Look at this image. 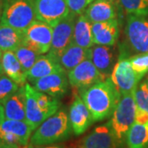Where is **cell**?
Instances as JSON below:
<instances>
[{
  "label": "cell",
  "mask_w": 148,
  "mask_h": 148,
  "mask_svg": "<svg viewBox=\"0 0 148 148\" xmlns=\"http://www.w3.org/2000/svg\"><path fill=\"white\" fill-rule=\"evenodd\" d=\"M27 148H34V146L32 145V143H30V144H28V146H27Z\"/></svg>",
  "instance_id": "cell-37"
},
{
  "label": "cell",
  "mask_w": 148,
  "mask_h": 148,
  "mask_svg": "<svg viewBox=\"0 0 148 148\" xmlns=\"http://www.w3.org/2000/svg\"><path fill=\"white\" fill-rule=\"evenodd\" d=\"M119 143L110 122L96 127L75 144L74 148H116Z\"/></svg>",
  "instance_id": "cell-12"
},
{
  "label": "cell",
  "mask_w": 148,
  "mask_h": 148,
  "mask_svg": "<svg viewBox=\"0 0 148 148\" xmlns=\"http://www.w3.org/2000/svg\"><path fill=\"white\" fill-rule=\"evenodd\" d=\"M129 62L140 79L148 73V53H137L131 56Z\"/></svg>",
  "instance_id": "cell-29"
},
{
  "label": "cell",
  "mask_w": 148,
  "mask_h": 148,
  "mask_svg": "<svg viewBox=\"0 0 148 148\" xmlns=\"http://www.w3.org/2000/svg\"><path fill=\"white\" fill-rule=\"evenodd\" d=\"M137 107L148 113V86L146 80L138 86L134 91Z\"/></svg>",
  "instance_id": "cell-30"
},
{
  "label": "cell",
  "mask_w": 148,
  "mask_h": 148,
  "mask_svg": "<svg viewBox=\"0 0 148 148\" xmlns=\"http://www.w3.org/2000/svg\"><path fill=\"white\" fill-rule=\"evenodd\" d=\"M0 148H3V145H2L1 143H0Z\"/></svg>",
  "instance_id": "cell-39"
},
{
  "label": "cell",
  "mask_w": 148,
  "mask_h": 148,
  "mask_svg": "<svg viewBox=\"0 0 148 148\" xmlns=\"http://www.w3.org/2000/svg\"><path fill=\"white\" fill-rule=\"evenodd\" d=\"M53 38V27L39 20H35L23 31L22 45L30 48L38 54L50 50Z\"/></svg>",
  "instance_id": "cell-5"
},
{
  "label": "cell",
  "mask_w": 148,
  "mask_h": 148,
  "mask_svg": "<svg viewBox=\"0 0 148 148\" xmlns=\"http://www.w3.org/2000/svg\"><path fill=\"white\" fill-rule=\"evenodd\" d=\"M89 49H84L72 43L58 55L57 60L66 72H70L88 58Z\"/></svg>",
  "instance_id": "cell-22"
},
{
  "label": "cell",
  "mask_w": 148,
  "mask_h": 148,
  "mask_svg": "<svg viewBox=\"0 0 148 148\" xmlns=\"http://www.w3.org/2000/svg\"><path fill=\"white\" fill-rule=\"evenodd\" d=\"M91 34L94 45L113 46L119 36V21L115 19L91 24Z\"/></svg>",
  "instance_id": "cell-15"
},
{
  "label": "cell",
  "mask_w": 148,
  "mask_h": 148,
  "mask_svg": "<svg viewBox=\"0 0 148 148\" xmlns=\"http://www.w3.org/2000/svg\"><path fill=\"white\" fill-rule=\"evenodd\" d=\"M35 20V0H3L0 24L24 31Z\"/></svg>",
  "instance_id": "cell-3"
},
{
  "label": "cell",
  "mask_w": 148,
  "mask_h": 148,
  "mask_svg": "<svg viewBox=\"0 0 148 148\" xmlns=\"http://www.w3.org/2000/svg\"><path fill=\"white\" fill-rule=\"evenodd\" d=\"M120 95L110 77L81 90V97L95 121L112 116Z\"/></svg>",
  "instance_id": "cell-1"
},
{
  "label": "cell",
  "mask_w": 148,
  "mask_h": 148,
  "mask_svg": "<svg viewBox=\"0 0 148 148\" xmlns=\"http://www.w3.org/2000/svg\"><path fill=\"white\" fill-rule=\"evenodd\" d=\"M3 0H0V21H1V16L3 12Z\"/></svg>",
  "instance_id": "cell-35"
},
{
  "label": "cell",
  "mask_w": 148,
  "mask_h": 148,
  "mask_svg": "<svg viewBox=\"0 0 148 148\" xmlns=\"http://www.w3.org/2000/svg\"><path fill=\"white\" fill-rule=\"evenodd\" d=\"M69 122L76 135H81L95 122L92 114L82 97L76 96L69 109Z\"/></svg>",
  "instance_id": "cell-14"
},
{
  "label": "cell",
  "mask_w": 148,
  "mask_h": 148,
  "mask_svg": "<svg viewBox=\"0 0 148 148\" xmlns=\"http://www.w3.org/2000/svg\"><path fill=\"white\" fill-rule=\"evenodd\" d=\"M128 14L125 36L129 47L138 53H148V18Z\"/></svg>",
  "instance_id": "cell-8"
},
{
  "label": "cell",
  "mask_w": 148,
  "mask_h": 148,
  "mask_svg": "<svg viewBox=\"0 0 148 148\" xmlns=\"http://www.w3.org/2000/svg\"><path fill=\"white\" fill-rule=\"evenodd\" d=\"M1 64L4 73L20 86L27 83V73L24 71L13 51H5L1 57Z\"/></svg>",
  "instance_id": "cell-20"
},
{
  "label": "cell",
  "mask_w": 148,
  "mask_h": 148,
  "mask_svg": "<svg viewBox=\"0 0 148 148\" xmlns=\"http://www.w3.org/2000/svg\"><path fill=\"white\" fill-rule=\"evenodd\" d=\"M135 122L139 123H148V113L137 107Z\"/></svg>",
  "instance_id": "cell-32"
},
{
  "label": "cell",
  "mask_w": 148,
  "mask_h": 148,
  "mask_svg": "<svg viewBox=\"0 0 148 148\" xmlns=\"http://www.w3.org/2000/svg\"><path fill=\"white\" fill-rule=\"evenodd\" d=\"M20 86L7 75L0 77V104L3 105L19 89Z\"/></svg>",
  "instance_id": "cell-28"
},
{
  "label": "cell",
  "mask_w": 148,
  "mask_h": 148,
  "mask_svg": "<svg viewBox=\"0 0 148 148\" xmlns=\"http://www.w3.org/2000/svg\"><path fill=\"white\" fill-rule=\"evenodd\" d=\"M110 1H112V2H113V1H114V0H110Z\"/></svg>",
  "instance_id": "cell-41"
},
{
  "label": "cell",
  "mask_w": 148,
  "mask_h": 148,
  "mask_svg": "<svg viewBox=\"0 0 148 148\" xmlns=\"http://www.w3.org/2000/svg\"><path fill=\"white\" fill-rule=\"evenodd\" d=\"M110 79L120 95L135 91L140 78L132 69L127 57V52L123 51L114 64Z\"/></svg>",
  "instance_id": "cell-6"
},
{
  "label": "cell",
  "mask_w": 148,
  "mask_h": 148,
  "mask_svg": "<svg viewBox=\"0 0 148 148\" xmlns=\"http://www.w3.org/2000/svg\"><path fill=\"white\" fill-rule=\"evenodd\" d=\"M3 74H4V72H3V67H2V64H0V77H2Z\"/></svg>",
  "instance_id": "cell-36"
},
{
  "label": "cell",
  "mask_w": 148,
  "mask_h": 148,
  "mask_svg": "<svg viewBox=\"0 0 148 148\" xmlns=\"http://www.w3.org/2000/svg\"><path fill=\"white\" fill-rule=\"evenodd\" d=\"M91 22L84 14L77 16L75 23L73 43L84 49H90L94 45L91 34Z\"/></svg>",
  "instance_id": "cell-23"
},
{
  "label": "cell",
  "mask_w": 148,
  "mask_h": 148,
  "mask_svg": "<svg viewBox=\"0 0 148 148\" xmlns=\"http://www.w3.org/2000/svg\"><path fill=\"white\" fill-rule=\"evenodd\" d=\"M126 138L128 148H148V123L135 122Z\"/></svg>",
  "instance_id": "cell-25"
},
{
  "label": "cell",
  "mask_w": 148,
  "mask_h": 148,
  "mask_svg": "<svg viewBox=\"0 0 148 148\" xmlns=\"http://www.w3.org/2000/svg\"><path fill=\"white\" fill-rule=\"evenodd\" d=\"M2 54H3V53H2V50L0 49V59H1V57H2Z\"/></svg>",
  "instance_id": "cell-38"
},
{
  "label": "cell",
  "mask_w": 148,
  "mask_h": 148,
  "mask_svg": "<svg viewBox=\"0 0 148 148\" xmlns=\"http://www.w3.org/2000/svg\"><path fill=\"white\" fill-rule=\"evenodd\" d=\"M83 14L91 23L104 22L116 18V9L112 1L94 0Z\"/></svg>",
  "instance_id": "cell-19"
},
{
  "label": "cell",
  "mask_w": 148,
  "mask_h": 148,
  "mask_svg": "<svg viewBox=\"0 0 148 148\" xmlns=\"http://www.w3.org/2000/svg\"><path fill=\"white\" fill-rule=\"evenodd\" d=\"M32 128L26 121L4 119L0 125V143L3 148H17L28 144Z\"/></svg>",
  "instance_id": "cell-7"
},
{
  "label": "cell",
  "mask_w": 148,
  "mask_h": 148,
  "mask_svg": "<svg viewBox=\"0 0 148 148\" xmlns=\"http://www.w3.org/2000/svg\"><path fill=\"white\" fill-rule=\"evenodd\" d=\"M62 71L65 70L53 56L49 53L45 55L40 54L32 69L27 72V80L32 84L41 77Z\"/></svg>",
  "instance_id": "cell-17"
},
{
  "label": "cell",
  "mask_w": 148,
  "mask_h": 148,
  "mask_svg": "<svg viewBox=\"0 0 148 148\" xmlns=\"http://www.w3.org/2000/svg\"><path fill=\"white\" fill-rule=\"evenodd\" d=\"M36 19L55 27L70 13L65 0H35Z\"/></svg>",
  "instance_id": "cell-11"
},
{
  "label": "cell",
  "mask_w": 148,
  "mask_h": 148,
  "mask_svg": "<svg viewBox=\"0 0 148 148\" xmlns=\"http://www.w3.org/2000/svg\"><path fill=\"white\" fill-rule=\"evenodd\" d=\"M71 128L67 112L58 110L37 127L31 137V143L36 147L60 142L69 137Z\"/></svg>",
  "instance_id": "cell-2"
},
{
  "label": "cell",
  "mask_w": 148,
  "mask_h": 148,
  "mask_svg": "<svg viewBox=\"0 0 148 148\" xmlns=\"http://www.w3.org/2000/svg\"><path fill=\"white\" fill-rule=\"evenodd\" d=\"M26 101V89L25 86H22L3 105L5 119L27 122Z\"/></svg>",
  "instance_id": "cell-18"
},
{
  "label": "cell",
  "mask_w": 148,
  "mask_h": 148,
  "mask_svg": "<svg viewBox=\"0 0 148 148\" xmlns=\"http://www.w3.org/2000/svg\"><path fill=\"white\" fill-rule=\"evenodd\" d=\"M77 16L70 12L68 16L53 27V38L50 50L48 52L57 59L58 55L73 43L75 23Z\"/></svg>",
  "instance_id": "cell-9"
},
{
  "label": "cell",
  "mask_w": 148,
  "mask_h": 148,
  "mask_svg": "<svg viewBox=\"0 0 148 148\" xmlns=\"http://www.w3.org/2000/svg\"><path fill=\"white\" fill-rule=\"evenodd\" d=\"M13 52L15 53L16 58L19 60L24 71L27 73L32 69V67L36 63L38 57L40 56V54L36 53L34 50L22 45L18 48H16Z\"/></svg>",
  "instance_id": "cell-26"
},
{
  "label": "cell",
  "mask_w": 148,
  "mask_h": 148,
  "mask_svg": "<svg viewBox=\"0 0 148 148\" xmlns=\"http://www.w3.org/2000/svg\"><path fill=\"white\" fill-rule=\"evenodd\" d=\"M26 89V119L27 123L31 126L32 130H36L47 117L44 114L42 111L39 108L36 99V89L32 86V84L27 82L25 84Z\"/></svg>",
  "instance_id": "cell-21"
},
{
  "label": "cell",
  "mask_w": 148,
  "mask_h": 148,
  "mask_svg": "<svg viewBox=\"0 0 148 148\" xmlns=\"http://www.w3.org/2000/svg\"><path fill=\"white\" fill-rule=\"evenodd\" d=\"M123 8L127 14L147 16L148 0H119Z\"/></svg>",
  "instance_id": "cell-27"
},
{
  "label": "cell",
  "mask_w": 148,
  "mask_h": 148,
  "mask_svg": "<svg viewBox=\"0 0 148 148\" xmlns=\"http://www.w3.org/2000/svg\"><path fill=\"white\" fill-rule=\"evenodd\" d=\"M34 148H64V146L62 145H50V146H45V147H42V146H36Z\"/></svg>",
  "instance_id": "cell-34"
},
{
  "label": "cell",
  "mask_w": 148,
  "mask_h": 148,
  "mask_svg": "<svg viewBox=\"0 0 148 148\" xmlns=\"http://www.w3.org/2000/svg\"><path fill=\"white\" fill-rule=\"evenodd\" d=\"M69 6L70 12H73L77 15L84 13L86 8L94 0H65Z\"/></svg>",
  "instance_id": "cell-31"
},
{
  "label": "cell",
  "mask_w": 148,
  "mask_h": 148,
  "mask_svg": "<svg viewBox=\"0 0 148 148\" xmlns=\"http://www.w3.org/2000/svg\"><path fill=\"white\" fill-rule=\"evenodd\" d=\"M4 119H5V117H4V109H3V106L0 104V125H1V123L3 122Z\"/></svg>",
  "instance_id": "cell-33"
},
{
  "label": "cell",
  "mask_w": 148,
  "mask_h": 148,
  "mask_svg": "<svg viewBox=\"0 0 148 148\" xmlns=\"http://www.w3.org/2000/svg\"><path fill=\"white\" fill-rule=\"evenodd\" d=\"M23 41V31L0 24V49L14 51L21 45Z\"/></svg>",
  "instance_id": "cell-24"
},
{
  "label": "cell",
  "mask_w": 148,
  "mask_h": 148,
  "mask_svg": "<svg viewBox=\"0 0 148 148\" xmlns=\"http://www.w3.org/2000/svg\"><path fill=\"white\" fill-rule=\"evenodd\" d=\"M146 82H147V86H148V77H147V80H146Z\"/></svg>",
  "instance_id": "cell-40"
},
{
  "label": "cell",
  "mask_w": 148,
  "mask_h": 148,
  "mask_svg": "<svg viewBox=\"0 0 148 148\" xmlns=\"http://www.w3.org/2000/svg\"><path fill=\"white\" fill-rule=\"evenodd\" d=\"M69 84L67 72L62 71L36 80L32 83V86L38 91L44 92L58 99L67 92Z\"/></svg>",
  "instance_id": "cell-13"
},
{
  "label": "cell",
  "mask_w": 148,
  "mask_h": 148,
  "mask_svg": "<svg viewBox=\"0 0 148 148\" xmlns=\"http://www.w3.org/2000/svg\"><path fill=\"white\" fill-rule=\"evenodd\" d=\"M88 58L106 78L114 67V53L112 46L95 45L89 49Z\"/></svg>",
  "instance_id": "cell-16"
},
{
  "label": "cell",
  "mask_w": 148,
  "mask_h": 148,
  "mask_svg": "<svg viewBox=\"0 0 148 148\" xmlns=\"http://www.w3.org/2000/svg\"><path fill=\"white\" fill-rule=\"evenodd\" d=\"M137 104L134 91L120 95L110 120L113 131L119 143L127 137V132L135 123Z\"/></svg>",
  "instance_id": "cell-4"
},
{
  "label": "cell",
  "mask_w": 148,
  "mask_h": 148,
  "mask_svg": "<svg viewBox=\"0 0 148 148\" xmlns=\"http://www.w3.org/2000/svg\"><path fill=\"white\" fill-rule=\"evenodd\" d=\"M69 84L81 90L107 79L89 58L84 60L76 68L69 72Z\"/></svg>",
  "instance_id": "cell-10"
}]
</instances>
